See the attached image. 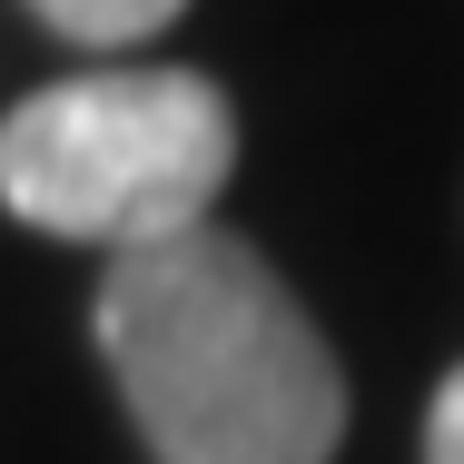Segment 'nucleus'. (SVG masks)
<instances>
[{"instance_id":"1","label":"nucleus","mask_w":464,"mask_h":464,"mask_svg":"<svg viewBox=\"0 0 464 464\" xmlns=\"http://www.w3.org/2000/svg\"><path fill=\"white\" fill-rule=\"evenodd\" d=\"M99 356L159 464H326L346 435L326 336L218 218L109 257Z\"/></svg>"},{"instance_id":"2","label":"nucleus","mask_w":464,"mask_h":464,"mask_svg":"<svg viewBox=\"0 0 464 464\" xmlns=\"http://www.w3.org/2000/svg\"><path fill=\"white\" fill-rule=\"evenodd\" d=\"M227 169L237 119L198 70H80L0 119V208L109 257L208 227Z\"/></svg>"},{"instance_id":"3","label":"nucleus","mask_w":464,"mask_h":464,"mask_svg":"<svg viewBox=\"0 0 464 464\" xmlns=\"http://www.w3.org/2000/svg\"><path fill=\"white\" fill-rule=\"evenodd\" d=\"M179 10L188 0H30V20L60 30V40H80V50H139V40H159Z\"/></svg>"},{"instance_id":"4","label":"nucleus","mask_w":464,"mask_h":464,"mask_svg":"<svg viewBox=\"0 0 464 464\" xmlns=\"http://www.w3.org/2000/svg\"><path fill=\"white\" fill-rule=\"evenodd\" d=\"M425 464H464V366L435 385V405H425Z\"/></svg>"}]
</instances>
